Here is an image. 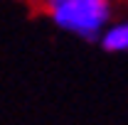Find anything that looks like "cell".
Masks as SVG:
<instances>
[{
	"mask_svg": "<svg viewBox=\"0 0 128 125\" xmlns=\"http://www.w3.org/2000/svg\"><path fill=\"white\" fill-rule=\"evenodd\" d=\"M96 44L104 54H126L128 52V20L113 17L111 22L98 32Z\"/></svg>",
	"mask_w": 128,
	"mask_h": 125,
	"instance_id": "cell-2",
	"label": "cell"
},
{
	"mask_svg": "<svg viewBox=\"0 0 128 125\" xmlns=\"http://www.w3.org/2000/svg\"><path fill=\"white\" fill-rule=\"evenodd\" d=\"M118 2L121 0H40L49 22L81 42H96L98 32L116 17Z\"/></svg>",
	"mask_w": 128,
	"mask_h": 125,
	"instance_id": "cell-1",
	"label": "cell"
}]
</instances>
